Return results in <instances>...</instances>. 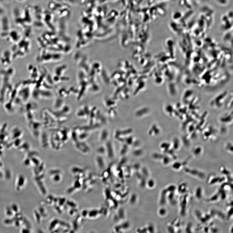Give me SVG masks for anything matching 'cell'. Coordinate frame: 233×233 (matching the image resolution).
I'll list each match as a JSON object with an SVG mask.
<instances>
[{
    "mask_svg": "<svg viewBox=\"0 0 233 233\" xmlns=\"http://www.w3.org/2000/svg\"><path fill=\"white\" fill-rule=\"evenodd\" d=\"M201 187H199L196 188L195 193V196L196 199L200 200H201L204 195L203 189Z\"/></svg>",
    "mask_w": 233,
    "mask_h": 233,
    "instance_id": "cell-5",
    "label": "cell"
},
{
    "mask_svg": "<svg viewBox=\"0 0 233 233\" xmlns=\"http://www.w3.org/2000/svg\"><path fill=\"white\" fill-rule=\"evenodd\" d=\"M225 177H221L215 174H211L207 178V182L208 184L214 185L223 183L225 181Z\"/></svg>",
    "mask_w": 233,
    "mask_h": 233,
    "instance_id": "cell-3",
    "label": "cell"
},
{
    "mask_svg": "<svg viewBox=\"0 0 233 233\" xmlns=\"http://www.w3.org/2000/svg\"><path fill=\"white\" fill-rule=\"evenodd\" d=\"M187 185L185 182H181L178 185V187H176L177 191L179 194H184L187 193L188 191Z\"/></svg>",
    "mask_w": 233,
    "mask_h": 233,
    "instance_id": "cell-4",
    "label": "cell"
},
{
    "mask_svg": "<svg viewBox=\"0 0 233 233\" xmlns=\"http://www.w3.org/2000/svg\"><path fill=\"white\" fill-rule=\"evenodd\" d=\"M185 171L186 174L198 179L203 180L206 178L205 174L203 172L198 170L186 168L185 169Z\"/></svg>",
    "mask_w": 233,
    "mask_h": 233,
    "instance_id": "cell-2",
    "label": "cell"
},
{
    "mask_svg": "<svg viewBox=\"0 0 233 233\" xmlns=\"http://www.w3.org/2000/svg\"><path fill=\"white\" fill-rule=\"evenodd\" d=\"M189 194L187 193L183 194L180 197L179 201V203L180 213L181 215L184 216L187 212V207L189 201Z\"/></svg>",
    "mask_w": 233,
    "mask_h": 233,
    "instance_id": "cell-1",
    "label": "cell"
}]
</instances>
